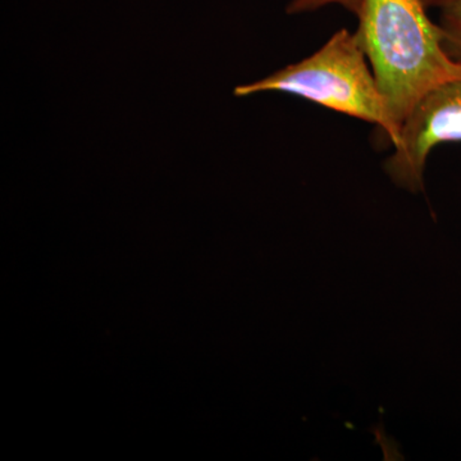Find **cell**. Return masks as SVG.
<instances>
[{"mask_svg": "<svg viewBox=\"0 0 461 461\" xmlns=\"http://www.w3.org/2000/svg\"><path fill=\"white\" fill-rule=\"evenodd\" d=\"M333 5H339L357 16L362 7V0H290L286 12L288 14H311Z\"/></svg>", "mask_w": 461, "mask_h": 461, "instance_id": "5", "label": "cell"}, {"mask_svg": "<svg viewBox=\"0 0 461 461\" xmlns=\"http://www.w3.org/2000/svg\"><path fill=\"white\" fill-rule=\"evenodd\" d=\"M461 141V77L430 91L402 123L399 145L384 162V172L397 186L420 193L433 149Z\"/></svg>", "mask_w": 461, "mask_h": 461, "instance_id": "3", "label": "cell"}, {"mask_svg": "<svg viewBox=\"0 0 461 461\" xmlns=\"http://www.w3.org/2000/svg\"><path fill=\"white\" fill-rule=\"evenodd\" d=\"M438 25L444 36V47L448 56L461 63V0H451L439 8Z\"/></svg>", "mask_w": 461, "mask_h": 461, "instance_id": "4", "label": "cell"}, {"mask_svg": "<svg viewBox=\"0 0 461 461\" xmlns=\"http://www.w3.org/2000/svg\"><path fill=\"white\" fill-rule=\"evenodd\" d=\"M268 91L291 94L321 107L378 126L396 148L402 127L393 120L357 32L341 29L305 59L256 83L240 85L236 96Z\"/></svg>", "mask_w": 461, "mask_h": 461, "instance_id": "2", "label": "cell"}, {"mask_svg": "<svg viewBox=\"0 0 461 461\" xmlns=\"http://www.w3.org/2000/svg\"><path fill=\"white\" fill-rule=\"evenodd\" d=\"M423 0H362L359 38L393 120L402 127L424 96L461 77Z\"/></svg>", "mask_w": 461, "mask_h": 461, "instance_id": "1", "label": "cell"}, {"mask_svg": "<svg viewBox=\"0 0 461 461\" xmlns=\"http://www.w3.org/2000/svg\"><path fill=\"white\" fill-rule=\"evenodd\" d=\"M451 0H423L424 5L429 8H442Z\"/></svg>", "mask_w": 461, "mask_h": 461, "instance_id": "6", "label": "cell"}]
</instances>
